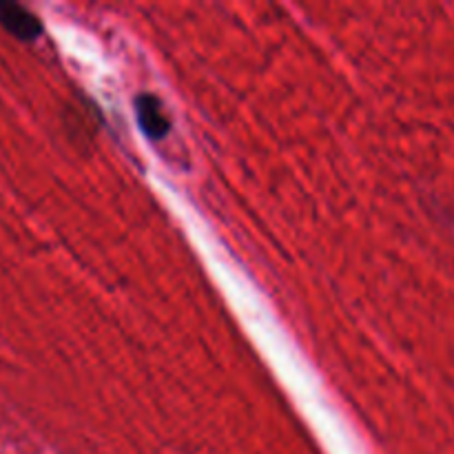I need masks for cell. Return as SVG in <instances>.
<instances>
[{
  "instance_id": "2",
  "label": "cell",
  "mask_w": 454,
  "mask_h": 454,
  "mask_svg": "<svg viewBox=\"0 0 454 454\" xmlns=\"http://www.w3.org/2000/svg\"><path fill=\"white\" fill-rule=\"evenodd\" d=\"M136 115L142 131L149 137H153V140L164 137L168 133V129H171V122H168L167 114H164L162 105H160L158 98L151 96V93H142V96L137 98Z\"/></svg>"
},
{
  "instance_id": "1",
  "label": "cell",
  "mask_w": 454,
  "mask_h": 454,
  "mask_svg": "<svg viewBox=\"0 0 454 454\" xmlns=\"http://www.w3.org/2000/svg\"><path fill=\"white\" fill-rule=\"evenodd\" d=\"M0 25L18 40H35L43 31V25L34 13L27 12L22 4L4 3V0H0Z\"/></svg>"
}]
</instances>
